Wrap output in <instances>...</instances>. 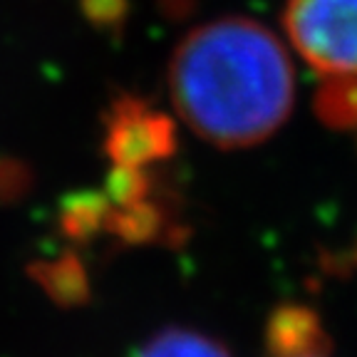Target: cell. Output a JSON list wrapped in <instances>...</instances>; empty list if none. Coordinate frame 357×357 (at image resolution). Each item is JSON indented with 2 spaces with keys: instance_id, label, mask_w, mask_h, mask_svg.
<instances>
[{
  "instance_id": "1",
  "label": "cell",
  "mask_w": 357,
  "mask_h": 357,
  "mask_svg": "<svg viewBox=\"0 0 357 357\" xmlns=\"http://www.w3.org/2000/svg\"><path fill=\"white\" fill-rule=\"evenodd\" d=\"M169 95L178 119L221 149L273 137L293 112L296 73L283 43L248 17L199 25L169 60Z\"/></svg>"
},
{
  "instance_id": "2",
  "label": "cell",
  "mask_w": 357,
  "mask_h": 357,
  "mask_svg": "<svg viewBox=\"0 0 357 357\" xmlns=\"http://www.w3.org/2000/svg\"><path fill=\"white\" fill-rule=\"evenodd\" d=\"M283 25L312 70L357 77V0H288Z\"/></svg>"
},
{
  "instance_id": "3",
  "label": "cell",
  "mask_w": 357,
  "mask_h": 357,
  "mask_svg": "<svg viewBox=\"0 0 357 357\" xmlns=\"http://www.w3.org/2000/svg\"><path fill=\"white\" fill-rule=\"evenodd\" d=\"M105 151L112 167L149 169L176 151V124L137 97H119L105 119Z\"/></svg>"
},
{
  "instance_id": "4",
  "label": "cell",
  "mask_w": 357,
  "mask_h": 357,
  "mask_svg": "<svg viewBox=\"0 0 357 357\" xmlns=\"http://www.w3.org/2000/svg\"><path fill=\"white\" fill-rule=\"evenodd\" d=\"M266 347L273 357H323L330 337L318 312L307 305H278L266 323Z\"/></svg>"
},
{
  "instance_id": "5",
  "label": "cell",
  "mask_w": 357,
  "mask_h": 357,
  "mask_svg": "<svg viewBox=\"0 0 357 357\" xmlns=\"http://www.w3.org/2000/svg\"><path fill=\"white\" fill-rule=\"evenodd\" d=\"M38 275V283L45 293L55 298L60 305H79L89 298V283L82 263L75 256L57 258V261H45L33 268Z\"/></svg>"
},
{
  "instance_id": "6",
  "label": "cell",
  "mask_w": 357,
  "mask_h": 357,
  "mask_svg": "<svg viewBox=\"0 0 357 357\" xmlns=\"http://www.w3.org/2000/svg\"><path fill=\"white\" fill-rule=\"evenodd\" d=\"M167 218L162 216L151 196L129 204V206H112L107 218V231L127 243H146V241H159Z\"/></svg>"
},
{
  "instance_id": "7",
  "label": "cell",
  "mask_w": 357,
  "mask_h": 357,
  "mask_svg": "<svg viewBox=\"0 0 357 357\" xmlns=\"http://www.w3.org/2000/svg\"><path fill=\"white\" fill-rule=\"evenodd\" d=\"M109 208L112 204L105 191H82L65 199L60 208V226L70 238L87 241L100 231H107Z\"/></svg>"
},
{
  "instance_id": "8",
  "label": "cell",
  "mask_w": 357,
  "mask_h": 357,
  "mask_svg": "<svg viewBox=\"0 0 357 357\" xmlns=\"http://www.w3.org/2000/svg\"><path fill=\"white\" fill-rule=\"evenodd\" d=\"M137 357H229L221 342L186 328H167L142 345Z\"/></svg>"
},
{
  "instance_id": "9",
  "label": "cell",
  "mask_w": 357,
  "mask_h": 357,
  "mask_svg": "<svg viewBox=\"0 0 357 357\" xmlns=\"http://www.w3.org/2000/svg\"><path fill=\"white\" fill-rule=\"evenodd\" d=\"M315 112L335 129H357V77H328L315 95Z\"/></svg>"
},
{
  "instance_id": "10",
  "label": "cell",
  "mask_w": 357,
  "mask_h": 357,
  "mask_svg": "<svg viewBox=\"0 0 357 357\" xmlns=\"http://www.w3.org/2000/svg\"><path fill=\"white\" fill-rule=\"evenodd\" d=\"M79 10L95 28L119 30L127 20L129 0H79Z\"/></svg>"
},
{
  "instance_id": "11",
  "label": "cell",
  "mask_w": 357,
  "mask_h": 357,
  "mask_svg": "<svg viewBox=\"0 0 357 357\" xmlns=\"http://www.w3.org/2000/svg\"><path fill=\"white\" fill-rule=\"evenodd\" d=\"M355 256H357V253H355ZM355 261H357V258H355Z\"/></svg>"
}]
</instances>
